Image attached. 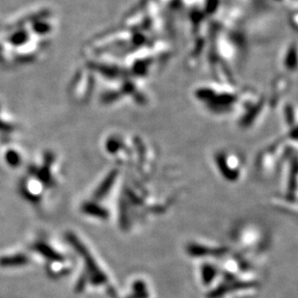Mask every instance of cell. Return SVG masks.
<instances>
[{
	"instance_id": "obj_1",
	"label": "cell",
	"mask_w": 298,
	"mask_h": 298,
	"mask_svg": "<svg viewBox=\"0 0 298 298\" xmlns=\"http://www.w3.org/2000/svg\"><path fill=\"white\" fill-rule=\"evenodd\" d=\"M128 298H149L148 286L145 281L137 280L132 284L131 295Z\"/></svg>"
}]
</instances>
